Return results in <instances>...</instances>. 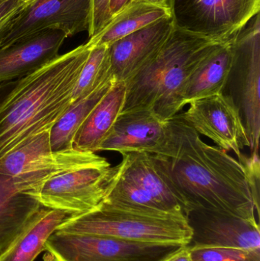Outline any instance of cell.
<instances>
[{"mask_svg":"<svg viewBox=\"0 0 260 261\" xmlns=\"http://www.w3.org/2000/svg\"><path fill=\"white\" fill-rule=\"evenodd\" d=\"M169 138L157 155L178 191L186 214L207 210L259 222L245 169L227 151L206 144L182 117L168 120Z\"/></svg>","mask_w":260,"mask_h":261,"instance_id":"1","label":"cell"},{"mask_svg":"<svg viewBox=\"0 0 260 261\" xmlns=\"http://www.w3.org/2000/svg\"><path fill=\"white\" fill-rule=\"evenodd\" d=\"M91 49L85 43L19 80L0 110V158L53 128L73 102V89Z\"/></svg>","mask_w":260,"mask_h":261,"instance_id":"2","label":"cell"},{"mask_svg":"<svg viewBox=\"0 0 260 261\" xmlns=\"http://www.w3.org/2000/svg\"><path fill=\"white\" fill-rule=\"evenodd\" d=\"M219 43L174 26L157 55L125 81L121 113L151 110L162 120L172 119L184 107L183 93L189 76Z\"/></svg>","mask_w":260,"mask_h":261,"instance_id":"3","label":"cell"},{"mask_svg":"<svg viewBox=\"0 0 260 261\" xmlns=\"http://www.w3.org/2000/svg\"><path fill=\"white\" fill-rule=\"evenodd\" d=\"M56 231L183 246L189 245L192 238L187 218L146 213L104 202L93 211L69 218Z\"/></svg>","mask_w":260,"mask_h":261,"instance_id":"4","label":"cell"},{"mask_svg":"<svg viewBox=\"0 0 260 261\" xmlns=\"http://www.w3.org/2000/svg\"><path fill=\"white\" fill-rule=\"evenodd\" d=\"M224 93L239 109L250 144L259 154L260 137V20L258 13L234 41V60Z\"/></svg>","mask_w":260,"mask_h":261,"instance_id":"5","label":"cell"},{"mask_svg":"<svg viewBox=\"0 0 260 261\" xmlns=\"http://www.w3.org/2000/svg\"><path fill=\"white\" fill-rule=\"evenodd\" d=\"M183 246L56 231L44 251L46 261H161Z\"/></svg>","mask_w":260,"mask_h":261,"instance_id":"6","label":"cell"},{"mask_svg":"<svg viewBox=\"0 0 260 261\" xmlns=\"http://www.w3.org/2000/svg\"><path fill=\"white\" fill-rule=\"evenodd\" d=\"M174 26L198 36L226 42L260 10V0H169Z\"/></svg>","mask_w":260,"mask_h":261,"instance_id":"7","label":"cell"},{"mask_svg":"<svg viewBox=\"0 0 260 261\" xmlns=\"http://www.w3.org/2000/svg\"><path fill=\"white\" fill-rule=\"evenodd\" d=\"M119 171L120 164L77 169L52 178L31 194L45 208L84 214L102 203Z\"/></svg>","mask_w":260,"mask_h":261,"instance_id":"8","label":"cell"},{"mask_svg":"<svg viewBox=\"0 0 260 261\" xmlns=\"http://www.w3.org/2000/svg\"><path fill=\"white\" fill-rule=\"evenodd\" d=\"M92 3L93 0H36L15 18L1 48L44 31H62L67 37L88 32Z\"/></svg>","mask_w":260,"mask_h":261,"instance_id":"9","label":"cell"},{"mask_svg":"<svg viewBox=\"0 0 260 261\" xmlns=\"http://www.w3.org/2000/svg\"><path fill=\"white\" fill-rule=\"evenodd\" d=\"M189 104L183 119L199 135H205L218 147L241 156V150L249 147L248 138L239 109L226 93L195 99Z\"/></svg>","mask_w":260,"mask_h":261,"instance_id":"10","label":"cell"},{"mask_svg":"<svg viewBox=\"0 0 260 261\" xmlns=\"http://www.w3.org/2000/svg\"><path fill=\"white\" fill-rule=\"evenodd\" d=\"M169 138L168 121H163L151 110L121 113L99 151L124 153L143 152L160 155Z\"/></svg>","mask_w":260,"mask_h":261,"instance_id":"11","label":"cell"},{"mask_svg":"<svg viewBox=\"0 0 260 261\" xmlns=\"http://www.w3.org/2000/svg\"><path fill=\"white\" fill-rule=\"evenodd\" d=\"M187 220L192 230L190 247L260 251L259 222L207 210L190 212Z\"/></svg>","mask_w":260,"mask_h":261,"instance_id":"12","label":"cell"},{"mask_svg":"<svg viewBox=\"0 0 260 261\" xmlns=\"http://www.w3.org/2000/svg\"><path fill=\"white\" fill-rule=\"evenodd\" d=\"M174 28L172 17L145 26L109 46L110 62L116 82H125L160 50Z\"/></svg>","mask_w":260,"mask_h":261,"instance_id":"13","label":"cell"},{"mask_svg":"<svg viewBox=\"0 0 260 261\" xmlns=\"http://www.w3.org/2000/svg\"><path fill=\"white\" fill-rule=\"evenodd\" d=\"M67 35L47 30L0 49V84L21 79L59 56Z\"/></svg>","mask_w":260,"mask_h":261,"instance_id":"14","label":"cell"},{"mask_svg":"<svg viewBox=\"0 0 260 261\" xmlns=\"http://www.w3.org/2000/svg\"><path fill=\"white\" fill-rule=\"evenodd\" d=\"M121 173L138 184L169 214L187 218L183 200L158 156L143 152L122 154Z\"/></svg>","mask_w":260,"mask_h":261,"instance_id":"15","label":"cell"},{"mask_svg":"<svg viewBox=\"0 0 260 261\" xmlns=\"http://www.w3.org/2000/svg\"><path fill=\"white\" fill-rule=\"evenodd\" d=\"M109 164L105 158L92 152L76 149L51 151L38 156L22 173L9 179L18 191L31 194L55 176L83 167Z\"/></svg>","mask_w":260,"mask_h":261,"instance_id":"16","label":"cell"},{"mask_svg":"<svg viewBox=\"0 0 260 261\" xmlns=\"http://www.w3.org/2000/svg\"><path fill=\"white\" fill-rule=\"evenodd\" d=\"M235 38L217 44L195 67L185 87L184 107L195 99L224 93L233 64Z\"/></svg>","mask_w":260,"mask_h":261,"instance_id":"17","label":"cell"},{"mask_svg":"<svg viewBox=\"0 0 260 261\" xmlns=\"http://www.w3.org/2000/svg\"><path fill=\"white\" fill-rule=\"evenodd\" d=\"M125 82L114 83L111 90L98 102L87 116L73 138V147L79 151H99L111 132L125 102Z\"/></svg>","mask_w":260,"mask_h":261,"instance_id":"18","label":"cell"},{"mask_svg":"<svg viewBox=\"0 0 260 261\" xmlns=\"http://www.w3.org/2000/svg\"><path fill=\"white\" fill-rule=\"evenodd\" d=\"M42 207L32 194L18 191L8 176L0 174V254Z\"/></svg>","mask_w":260,"mask_h":261,"instance_id":"19","label":"cell"},{"mask_svg":"<svg viewBox=\"0 0 260 261\" xmlns=\"http://www.w3.org/2000/svg\"><path fill=\"white\" fill-rule=\"evenodd\" d=\"M73 215L42 207L22 232L0 254V261H34L50 236Z\"/></svg>","mask_w":260,"mask_h":261,"instance_id":"20","label":"cell"},{"mask_svg":"<svg viewBox=\"0 0 260 261\" xmlns=\"http://www.w3.org/2000/svg\"><path fill=\"white\" fill-rule=\"evenodd\" d=\"M172 17L170 9L148 4L141 0H131L119 12L113 15L106 25L87 44L109 47L127 35L163 18Z\"/></svg>","mask_w":260,"mask_h":261,"instance_id":"21","label":"cell"},{"mask_svg":"<svg viewBox=\"0 0 260 261\" xmlns=\"http://www.w3.org/2000/svg\"><path fill=\"white\" fill-rule=\"evenodd\" d=\"M115 81L114 76H111L90 94L72 102L50 130L52 151L74 149L73 141L76 132L98 102L111 90Z\"/></svg>","mask_w":260,"mask_h":261,"instance_id":"22","label":"cell"},{"mask_svg":"<svg viewBox=\"0 0 260 261\" xmlns=\"http://www.w3.org/2000/svg\"><path fill=\"white\" fill-rule=\"evenodd\" d=\"M102 202L146 213L169 214L138 184L122 174L121 164L119 176Z\"/></svg>","mask_w":260,"mask_h":261,"instance_id":"23","label":"cell"},{"mask_svg":"<svg viewBox=\"0 0 260 261\" xmlns=\"http://www.w3.org/2000/svg\"><path fill=\"white\" fill-rule=\"evenodd\" d=\"M111 76L113 75L110 62L109 47L98 45L92 47L73 89V102L90 94Z\"/></svg>","mask_w":260,"mask_h":261,"instance_id":"24","label":"cell"},{"mask_svg":"<svg viewBox=\"0 0 260 261\" xmlns=\"http://www.w3.org/2000/svg\"><path fill=\"white\" fill-rule=\"evenodd\" d=\"M191 261H260V251L223 247H190Z\"/></svg>","mask_w":260,"mask_h":261,"instance_id":"25","label":"cell"},{"mask_svg":"<svg viewBox=\"0 0 260 261\" xmlns=\"http://www.w3.org/2000/svg\"><path fill=\"white\" fill-rule=\"evenodd\" d=\"M27 6L24 0H6L0 3V48L12 23Z\"/></svg>","mask_w":260,"mask_h":261,"instance_id":"26","label":"cell"},{"mask_svg":"<svg viewBox=\"0 0 260 261\" xmlns=\"http://www.w3.org/2000/svg\"><path fill=\"white\" fill-rule=\"evenodd\" d=\"M239 162L245 169L249 184L253 192V199L258 210H259V154H252L246 156L241 154L238 158Z\"/></svg>","mask_w":260,"mask_h":261,"instance_id":"27","label":"cell"},{"mask_svg":"<svg viewBox=\"0 0 260 261\" xmlns=\"http://www.w3.org/2000/svg\"><path fill=\"white\" fill-rule=\"evenodd\" d=\"M109 3L110 0H93L89 38H91L99 33L111 19Z\"/></svg>","mask_w":260,"mask_h":261,"instance_id":"28","label":"cell"},{"mask_svg":"<svg viewBox=\"0 0 260 261\" xmlns=\"http://www.w3.org/2000/svg\"><path fill=\"white\" fill-rule=\"evenodd\" d=\"M19 80L0 84V110L3 108L5 104L9 100V98L15 91L18 83H19Z\"/></svg>","mask_w":260,"mask_h":261,"instance_id":"29","label":"cell"},{"mask_svg":"<svg viewBox=\"0 0 260 261\" xmlns=\"http://www.w3.org/2000/svg\"><path fill=\"white\" fill-rule=\"evenodd\" d=\"M161 261H191L189 248L187 246H183L175 252L168 255Z\"/></svg>","mask_w":260,"mask_h":261,"instance_id":"30","label":"cell"},{"mask_svg":"<svg viewBox=\"0 0 260 261\" xmlns=\"http://www.w3.org/2000/svg\"><path fill=\"white\" fill-rule=\"evenodd\" d=\"M131 0H110L109 12L111 17L119 12Z\"/></svg>","mask_w":260,"mask_h":261,"instance_id":"31","label":"cell"},{"mask_svg":"<svg viewBox=\"0 0 260 261\" xmlns=\"http://www.w3.org/2000/svg\"><path fill=\"white\" fill-rule=\"evenodd\" d=\"M141 1L148 3V4L170 9V7H169V0H141Z\"/></svg>","mask_w":260,"mask_h":261,"instance_id":"32","label":"cell"},{"mask_svg":"<svg viewBox=\"0 0 260 261\" xmlns=\"http://www.w3.org/2000/svg\"><path fill=\"white\" fill-rule=\"evenodd\" d=\"M25 3H27V4L30 5L31 3H34V2L36 1V0H24Z\"/></svg>","mask_w":260,"mask_h":261,"instance_id":"33","label":"cell"},{"mask_svg":"<svg viewBox=\"0 0 260 261\" xmlns=\"http://www.w3.org/2000/svg\"><path fill=\"white\" fill-rule=\"evenodd\" d=\"M6 1V0H0V3H2V2Z\"/></svg>","mask_w":260,"mask_h":261,"instance_id":"34","label":"cell"}]
</instances>
